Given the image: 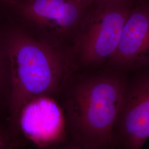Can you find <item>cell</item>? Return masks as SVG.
Listing matches in <instances>:
<instances>
[{"instance_id": "1", "label": "cell", "mask_w": 149, "mask_h": 149, "mask_svg": "<svg viewBox=\"0 0 149 149\" xmlns=\"http://www.w3.org/2000/svg\"><path fill=\"white\" fill-rule=\"evenodd\" d=\"M127 81L113 70H76L55 98L64 113L68 141L112 149L113 129Z\"/></svg>"}, {"instance_id": "2", "label": "cell", "mask_w": 149, "mask_h": 149, "mask_svg": "<svg viewBox=\"0 0 149 149\" xmlns=\"http://www.w3.org/2000/svg\"><path fill=\"white\" fill-rule=\"evenodd\" d=\"M0 33L12 66L8 131L19 142L17 119L22 106L38 96L55 98L75 69L70 54L38 40L1 15Z\"/></svg>"}, {"instance_id": "3", "label": "cell", "mask_w": 149, "mask_h": 149, "mask_svg": "<svg viewBox=\"0 0 149 149\" xmlns=\"http://www.w3.org/2000/svg\"><path fill=\"white\" fill-rule=\"evenodd\" d=\"M92 0H0V15L38 40L70 53Z\"/></svg>"}, {"instance_id": "4", "label": "cell", "mask_w": 149, "mask_h": 149, "mask_svg": "<svg viewBox=\"0 0 149 149\" xmlns=\"http://www.w3.org/2000/svg\"><path fill=\"white\" fill-rule=\"evenodd\" d=\"M132 8L127 0L93 2L70 50L76 70L100 69L114 54Z\"/></svg>"}, {"instance_id": "5", "label": "cell", "mask_w": 149, "mask_h": 149, "mask_svg": "<svg viewBox=\"0 0 149 149\" xmlns=\"http://www.w3.org/2000/svg\"><path fill=\"white\" fill-rule=\"evenodd\" d=\"M149 137V72L127 78L113 129L112 149H142Z\"/></svg>"}, {"instance_id": "6", "label": "cell", "mask_w": 149, "mask_h": 149, "mask_svg": "<svg viewBox=\"0 0 149 149\" xmlns=\"http://www.w3.org/2000/svg\"><path fill=\"white\" fill-rule=\"evenodd\" d=\"M17 131L23 138L39 149H45L67 141L64 113L52 96L33 98L19 112Z\"/></svg>"}, {"instance_id": "7", "label": "cell", "mask_w": 149, "mask_h": 149, "mask_svg": "<svg viewBox=\"0 0 149 149\" xmlns=\"http://www.w3.org/2000/svg\"><path fill=\"white\" fill-rule=\"evenodd\" d=\"M149 65V7L132 10L117 49L106 65L114 69H136Z\"/></svg>"}, {"instance_id": "8", "label": "cell", "mask_w": 149, "mask_h": 149, "mask_svg": "<svg viewBox=\"0 0 149 149\" xmlns=\"http://www.w3.org/2000/svg\"><path fill=\"white\" fill-rule=\"evenodd\" d=\"M12 90L11 60L0 33V122L7 127L8 125L9 107Z\"/></svg>"}, {"instance_id": "9", "label": "cell", "mask_w": 149, "mask_h": 149, "mask_svg": "<svg viewBox=\"0 0 149 149\" xmlns=\"http://www.w3.org/2000/svg\"><path fill=\"white\" fill-rule=\"evenodd\" d=\"M17 147L8 132L0 133V149H17Z\"/></svg>"}, {"instance_id": "10", "label": "cell", "mask_w": 149, "mask_h": 149, "mask_svg": "<svg viewBox=\"0 0 149 149\" xmlns=\"http://www.w3.org/2000/svg\"><path fill=\"white\" fill-rule=\"evenodd\" d=\"M45 149H93L86 147L80 144H76L70 141H66L61 144L55 145Z\"/></svg>"}, {"instance_id": "11", "label": "cell", "mask_w": 149, "mask_h": 149, "mask_svg": "<svg viewBox=\"0 0 149 149\" xmlns=\"http://www.w3.org/2000/svg\"><path fill=\"white\" fill-rule=\"evenodd\" d=\"M5 132H8L7 126L0 122V133Z\"/></svg>"}, {"instance_id": "12", "label": "cell", "mask_w": 149, "mask_h": 149, "mask_svg": "<svg viewBox=\"0 0 149 149\" xmlns=\"http://www.w3.org/2000/svg\"><path fill=\"white\" fill-rule=\"evenodd\" d=\"M93 2H95V1H104V0H92Z\"/></svg>"}, {"instance_id": "13", "label": "cell", "mask_w": 149, "mask_h": 149, "mask_svg": "<svg viewBox=\"0 0 149 149\" xmlns=\"http://www.w3.org/2000/svg\"><path fill=\"white\" fill-rule=\"evenodd\" d=\"M1 1H8L10 0H1Z\"/></svg>"}]
</instances>
